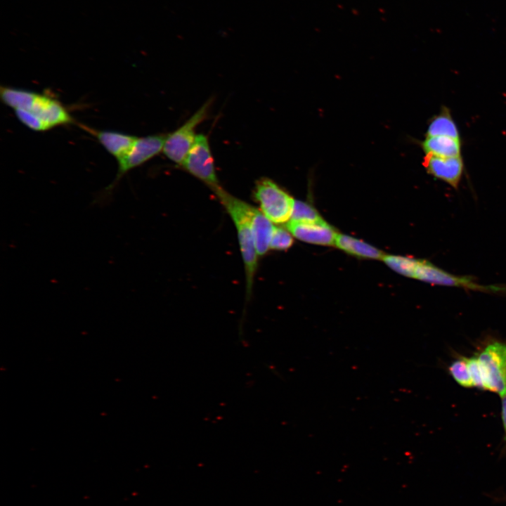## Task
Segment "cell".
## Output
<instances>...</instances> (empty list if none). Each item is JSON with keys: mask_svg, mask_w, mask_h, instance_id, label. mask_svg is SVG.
Instances as JSON below:
<instances>
[{"mask_svg": "<svg viewBox=\"0 0 506 506\" xmlns=\"http://www.w3.org/2000/svg\"><path fill=\"white\" fill-rule=\"evenodd\" d=\"M254 196L260 210L273 223H287L291 219L294 200L271 179H259Z\"/></svg>", "mask_w": 506, "mask_h": 506, "instance_id": "obj_3", "label": "cell"}, {"mask_svg": "<svg viewBox=\"0 0 506 506\" xmlns=\"http://www.w3.org/2000/svg\"><path fill=\"white\" fill-rule=\"evenodd\" d=\"M426 136H444L461 138L458 126L448 108L443 106L440 112L431 119Z\"/></svg>", "mask_w": 506, "mask_h": 506, "instance_id": "obj_14", "label": "cell"}, {"mask_svg": "<svg viewBox=\"0 0 506 506\" xmlns=\"http://www.w3.org/2000/svg\"><path fill=\"white\" fill-rule=\"evenodd\" d=\"M382 259L388 266L398 273L415 278L420 259L395 255H384Z\"/></svg>", "mask_w": 506, "mask_h": 506, "instance_id": "obj_15", "label": "cell"}, {"mask_svg": "<svg viewBox=\"0 0 506 506\" xmlns=\"http://www.w3.org/2000/svg\"><path fill=\"white\" fill-rule=\"evenodd\" d=\"M286 228L299 240L316 245H332L335 244L337 235L325 221L311 223L290 220L287 223Z\"/></svg>", "mask_w": 506, "mask_h": 506, "instance_id": "obj_9", "label": "cell"}, {"mask_svg": "<svg viewBox=\"0 0 506 506\" xmlns=\"http://www.w3.org/2000/svg\"><path fill=\"white\" fill-rule=\"evenodd\" d=\"M425 155L440 157H455L462 155L461 138L444 136H427L422 143Z\"/></svg>", "mask_w": 506, "mask_h": 506, "instance_id": "obj_12", "label": "cell"}, {"mask_svg": "<svg viewBox=\"0 0 506 506\" xmlns=\"http://www.w3.org/2000/svg\"><path fill=\"white\" fill-rule=\"evenodd\" d=\"M166 135L155 134L137 138L131 149L121 158L117 160L118 169L112 182L105 187L93 202L100 205H107L112 191L120 179L130 170L138 167L163 150Z\"/></svg>", "mask_w": 506, "mask_h": 506, "instance_id": "obj_2", "label": "cell"}, {"mask_svg": "<svg viewBox=\"0 0 506 506\" xmlns=\"http://www.w3.org/2000/svg\"><path fill=\"white\" fill-rule=\"evenodd\" d=\"M481 368L485 390L506 395V344L493 342L476 356Z\"/></svg>", "mask_w": 506, "mask_h": 506, "instance_id": "obj_4", "label": "cell"}, {"mask_svg": "<svg viewBox=\"0 0 506 506\" xmlns=\"http://www.w3.org/2000/svg\"><path fill=\"white\" fill-rule=\"evenodd\" d=\"M210 103L206 102L183 124L166 136L162 152L171 161L181 165L197 136L196 127L207 117Z\"/></svg>", "mask_w": 506, "mask_h": 506, "instance_id": "obj_5", "label": "cell"}, {"mask_svg": "<svg viewBox=\"0 0 506 506\" xmlns=\"http://www.w3.org/2000/svg\"><path fill=\"white\" fill-rule=\"evenodd\" d=\"M293 243L290 232L283 228L275 227L271 237L270 249L284 250L290 248Z\"/></svg>", "mask_w": 506, "mask_h": 506, "instance_id": "obj_18", "label": "cell"}, {"mask_svg": "<svg viewBox=\"0 0 506 506\" xmlns=\"http://www.w3.org/2000/svg\"><path fill=\"white\" fill-rule=\"evenodd\" d=\"M249 214L256 248L259 257L264 256L270 249V243L275 226L264 214L248 204Z\"/></svg>", "mask_w": 506, "mask_h": 506, "instance_id": "obj_10", "label": "cell"}, {"mask_svg": "<svg viewBox=\"0 0 506 506\" xmlns=\"http://www.w3.org/2000/svg\"><path fill=\"white\" fill-rule=\"evenodd\" d=\"M23 110L32 115L41 124L44 131L74 122L73 117L59 100L37 92L32 103Z\"/></svg>", "mask_w": 506, "mask_h": 506, "instance_id": "obj_7", "label": "cell"}, {"mask_svg": "<svg viewBox=\"0 0 506 506\" xmlns=\"http://www.w3.org/2000/svg\"><path fill=\"white\" fill-rule=\"evenodd\" d=\"M291 221L316 223L324 220L310 205L301 201L294 200Z\"/></svg>", "mask_w": 506, "mask_h": 506, "instance_id": "obj_17", "label": "cell"}, {"mask_svg": "<svg viewBox=\"0 0 506 506\" xmlns=\"http://www.w3.org/2000/svg\"><path fill=\"white\" fill-rule=\"evenodd\" d=\"M448 371L454 380L462 387H474L467 358L462 356L454 360L450 364Z\"/></svg>", "mask_w": 506, "mask_h": 506, "instance_id": "obj_16", "label": "cell"}, {"mask_svg": "<svg viewBox=\"0 0 506 506\" xmlns=\"http://www.w3.org/2000/svg\"><path fill=\"white\" fill-rule=\"evenodd\" d=\"M335 245L353 256L368 259H383V253L375 247L351 236L337 234Z\"/></svg>", "mask_w": 506, "mask_h": 506, "instance_id": "obj_13", "label": "cell"}, {"mask_svg": "<svg viewBox=\"0 0 506 506\" xmlns=\"http://www.w3.org/2000/svg\"><path fill=\"white\" fill-rule=\"evenodd\" d=\"M94 136L102 146L117 160L124 156L138 137L113 131H96L84 127Z\"/></svg>", "mask_w": 506, "mask_h": 506, "instance_id": "obj_11", "label": "cell"}, {"mask_svg": "<svg viewBox=\"0 0 506 506\" xmlns=\"http://www.w3.org/2000/svg\"><path fill=\"white\" fill-rule=\"evenodd\" d=\"M467 361L474 387L485 390L483 374L477 356L467 358Z\"/></svg>", "mask_w": 506, "mask_h": 506, "instance_id": "obj_19", "label": "cell"}, {"mask_svg": "<svg viewBox=\"0 0 506 506\" xmlns=\"http://www.w3.org/2000/svg\"><path fill=\"white\" fill-rule=\"evenodd\" d=\"M501 418L505 432V440L506 441V395L501 397Z\"/></svg>", "mask_w": 506, "mask_h": 506, "instance_id": "obj_20", "label": "cell"}, {"mask_svg": "<svg viewBox=\"0 0 506 506\" xmlns=\"http://www.w3.org/2000/svg\"><path fill=\"white\" fill-rule=\"evenodd\" d=\"M212 190L231 216L236 228L245 272L247 297L249 298L258 268L259 255L247 212L248 203L232 195L220 186Z\"/></svg>", "mask_w": 506, "mask_h": 506, "instance_id": "obj_1", "label": "cell"}, {"mask_svg": "<svg viewBox=\"0 0 506 506\" xmlns=\"http://www.w3.org/2000/svg\"><path fill=\"white\" fill-rule=\"evenodd\" d=\"M181 166L212 190L219 186L207 136L202 134H197Z\"/></svg>", "mask_w": 506, "mask_h": 506, "instance_id": "obj_6", "label": "cell"}, {"mask_svg": "<svg viewBox=\"0 0 506 506\" xmlns=\"http://www.w3.org/2000/svg\"><path fill=\"white\" fill-rule=\"evenodd\" d=\"M423 165L427 173L452 188L458 189L462 180L465 164L462 155L440 157L425 155Z\"/></svg>", "mask_w": 506, "mask_h": 506, "instance_id": "obj_8", "label": "cell"}]
</instances>
